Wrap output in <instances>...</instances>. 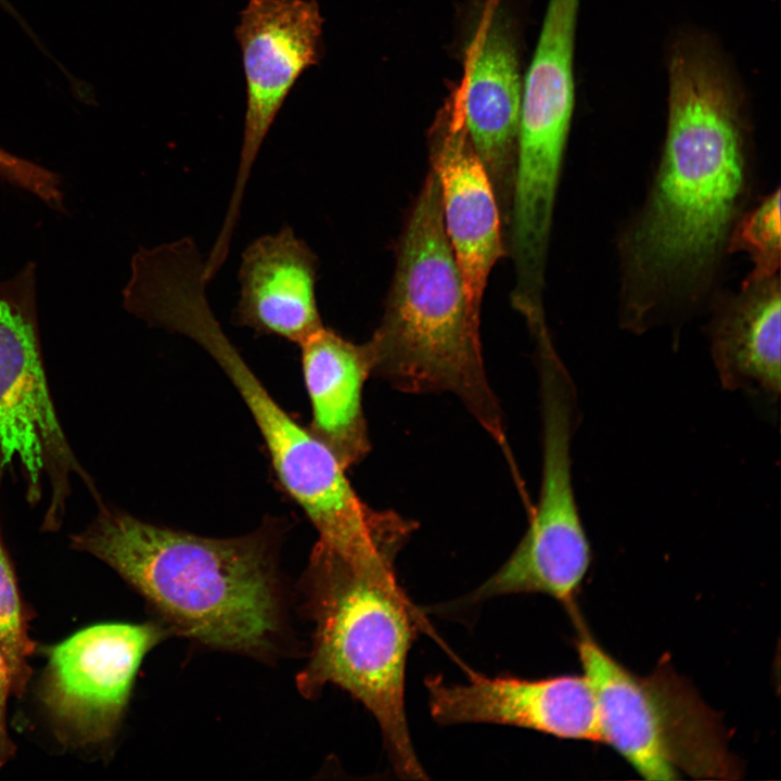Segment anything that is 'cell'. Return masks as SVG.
Instances as JSON below:
<instances>
[{
  "instance_id": "1",
  "label": "cell",
  "mask_w": 781,
  "mask_h": 781,
  "mask_svg": "<svg viewBox=\"0 0 781 781\" xmlns=\"http://www.w3.org/2000/svg\"><path fill=\"white\" fill-rule=\"evenodd\" d=\"M661 158L619 235V321L641 333L712 302L753 185L746 129L730 81L703 46L678 44L668 71Z\"/></svg>"
},
{
  "instance_id": "2",
  "label": "cell",
  "mask_w": 781,
  "mask_h": 781,
  "mask_svg": "<svg viewBox=\"0 0 781 781\" xmlns=\"http://www.w3.org/2000/svg\"><path fill=\"white\" fill-rule=\"evenodd\" d=\"M71 547L117 572L182 635L248 653L278 629L274 551L278 522L233 538H212L144 522L97 503Z\"/></svg>"
},
{
  "instance_id": "3",
  "label": "cell",
  "mask_w": 781,
  "mask_h": 781,
  "mask_svg": "<svg viewBox=\"0 0 781 781\" xmlns=\"http://www.w3.org/2000/svg\"><path fill=\"white\" fill-rule=\"evenodd\" d=\"M367 345L372 374L407 393L454 394L505 449L503 414L482 358L479 318L466 298L433 169L400 236L385 312Z\"/></svg>"
},
{
  "instance_id": "4",
  "label": "cell",
  "mask_w": 781,
  "mask_h": 781,
  "mask_svg": "<svg viewBox=\"0 0 781 781\" xmlns=\"http://www.w3.org/2000/svg\"><path fill=\"white\" fill-rule=\"evenodd\" d=\"M308 581L316 631L299 689L312 695L333 683L348 691L377 721L397 776L426 779L405 709L406 663L420 617L395 565L359 567L311 553Z\"/></svg>"
},
{
  "instance_id": "5",
  "label": "cell",
  "mask_w": 781,
  "mask_h": 781,
  "mask_svg": "<svg viewBox=\"0 0 781 781\" xmlns=\"http://www.w3.org/2000/svg\"><path fill=\"white\" fill-rule=\"evenodd\" d=\"M184 336L217 362L246 404L280 486L318 533L313 548L345 559L368 551L384 529V510L363 502L334 452L271 397L212 309L192 315Z\"/></svg>"
},
{
  "instance_id": "6",
  "label": "cell",
  "mask_w": 781,
  "mask_h": 781,
  "mask_svg": "<svg viewBox=\"0 0 781 781\" xmlns=\"http://www.w3.org/2000/svg\"><path fill=\"white\" fill-rule=\"evenodd\" d=\"M579 660L596 701L601 741L648 780H676L679 771L730 772L712 714L677 677H640L580 627Z\"/></svg>"
},
{
  "instance_id": "7",
  "label": "cell",
  "mask_w": 781,
  "mask_h": 781,
  "mask_svg": "<svg viewBox=\"0 0 781 781\" xmlns=\"http://www.w3.org/2000/svg\"><path fill=\"white\" fill-rule=\"evenodd\" d=\"M35 269L0 281V471L17 465L29 504L50 499L42 529L60 528L78 475L95 502L102 499L79 464L53 405L42 361L36 312Z\"/></svg>"
},
{
  "instance_id": "8",
  "label": "cell",
  "mask_w": 781,
  "mask_h": 781,
  "mask_svg": "<svg viewBox=\"0 0 781 781\" xmlns=\"http://www.w3.org/2000/svg\"><path fill=\"white\" fill-rule=\"evenodd\" d=\"M579 0H549L523 79L512 221L551 226L574 110V46Z\"/></svg>"
},
{
  "instance_id": "9",
  "label": "cell",
  "mask_w": 781,
  "mask_h": 781,
  "mask_svg": "<svg viewBox=\"0 0 781 781\" xmlns=\"http://www.w3.org/2000/svg\"><path fill=\"white\" fill-rule=\"evenodd\" d=\"M323 18L315 0H249L235 38L242 53L246 110L236 175L212 252L229 254L255 161L298 77L320 61Z\"/></svg>"
},
{
  "instance_id": "10",
  "label": "cell",
  "mask_w": 781,
  "mask_h": 781,
  "mask_svg": "<svg viewBox=\"0 0 781 781\" xmlns=\"http://www.w3.org/2000/svg\"><path fill=\"white\" fill-rule=\"evenodd\" d=\"M166 631L157 624H100L49 652L41 701L59 735L75 745L115 733L144 655Z\"/></svg>"
},
{
  "instance_id": "11",
  "label": "cell",
  "mask_w": 781,
  "mask_h": 781,
  "mask_svg": "<svg viewBox=\"0 0 781 781\" xmlns=\"http://www.w3.org/2000/svg\"><path fill=\"white\" fill-rule=\"evenodd\" d=\"M523 78L511 16L486 0L453 86L468 133L494 188L507 226L515 177Z\"/></svg>"
},
{
  "instance_id": "12",
  "label": "cell",
  "mask_w": 781,
  "mask_h": 781,
  "mask_svg": "<svg viewBox=\"0 0 781 781\" xmlns=\"http://www.w3.org/2000/svg\"><path fill=\"white\" fill-rule=\"evenodd\" d=\"M428 146L445 229L470 308L479 318L489 273L507 254V246L494 188L470 139L453 88L432 124Z\"/></svg>"
},
{
  "instance_id": "13",
  "label": "cell",
  "mask_w": 781,
  "mask_h": 781,
  "mask_svg": "<svg viewBox=\"0 0 781 781\" xmlns=\"http://www.w3.org/2000/svg\"><path fill=\"white\" fill-rule=\"evenodd\" d=\"M431 715L441 725H510L560 739L601 741L597 707L587 678L563 675L527 680L470 673L466 683L426 678Z\"/></svg>"
},
{
  "instance_id": "14",
  "label": "cell",
  "mask_w": 781,
  "mask_h": 781,
  "mask_svg": "<svg viewBox=\"0 0 781 781\" xmlns=\"http://www.w3.org/2000/svg\"><path fill=\"white\" fill-rule=\"evenodd\" d=\"M317 269V256L291 227L258 236L242 253L234 322L302 344L323 327Z\"/></svg>"
},
{
  "instance_id": "15",
  "label": "cell",
  "mask_w": 781,
  "mask_h": 781,
  "mask_svg": "<svg viewBox=\"0 0 781 781\" xmlns=\"http://www.w3.org/2000/svg\"><path fill=\"white\" fill-rule=\"evenodd\" d=\"M298 346L311 406L308 428L347 470L370 451L362 409L363 385L372 374L370 349L324 325Z\"/></svg>"
},
{
  "instance_id": "16",
  "label": "cell",
  "mask_w": 781,
  "mask_h": 781,
  "mask_svg": "<svg viewBox=\"0 0 781 781\" xmlns=\"http://www.w3.org/2000/svg\"><path fill=\"white\" fill-rule=\"evenodd\" d=\"M710 347L724 387L780 393L781 286L779 273L744 282L715 298Z\"/></svg>"
},
{
  "instance_id": "17",
  "label": "cell",
  "mask_w": 781,
  "mask_h": 781,
  "mask_svg": "<svg viewBox=\"0 0 781 781\" xmlns=\"http://www.w3.org/2000/svg\"><path fill=\"white\" fill-rule=\"evenodd\" d=\"M1 474V473H0ZM35 643L28 635V613L0 534V651L7 662L11 693L22 696L30 679Z\"/></svg>"
},
{
  "instance_id": "18",
  "label": "cell",
  "mask_w": 781,
  "mask_h": 781,
  "mask_svg": "<svg viewBox=\"0 0 781 781\" xmlns=\"http://www.w3.org/2000/svg\"><path fill=\"white\" fill-rule=\"evenodd\" d=\"M780 189L747 208L730 236L728 253L745 252L753 267L744 282L779 273L781 260Z\"/></svg>"
},
{
  "instance_id": "19",
  "label": "cell",
  "mask_w": 781,
  "mask_h": 781,
  "mask_svg": "<svg viewBox=\"0 0 781 781\" xmlns=\"http://www.w3.org/2000/svg\"><path fill=\"white\" fill-rule=\"evenodd\" d=\"M11 693V680L7 662L0 651V768L8 763L15 752L7 726V701Z\"/></svg>"
},
{
  "instance_id": "20",
  "label": "cell",
  "mask_w": 781,
  "mask_h": 781,
  "mask_svg": "<svg viewBox=\"0 0 781 781\" xmlns=\"http://www.w3.org/2000/svg\"><path fill=\"white\" fill-rule=\"evenodd\" d=\"M36 174L34 163L8 153L0 148V177L10 183L24 188L28 185Z\"/></svg>"
}]
</instances>
